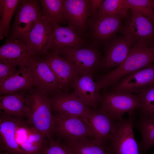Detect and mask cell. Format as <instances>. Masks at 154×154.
Masks as SVG:
<instances>
[{"label":"cell","mask_w":154,"mask_h":154,"mask_svg":"<svg viewBox=\"0 0 154 154\" xmlns=\"http://www.w3.org/2000/svg\"><path fill=\"white\" fill-rule=\"evenodd\" d=\"M154 63V45L131 47L124 61L109 72L100 76L96 81L99 88L106 90L118 83L125 76L149 66Z\"/></svg>","instance_id":"cell-1"},{"label":"cell","mask_w":154,"mask_h":154,"mask_svg":"<svg viewBox=\"0 0 154 154\" xmlns=\"http://www.w3.org/2000/svg\"><path fill=\"white\" fill-rule=\"evenodd\" d=\"M25 102L26 121L48 141L54 140V120L48 97L33 87L27 93Z\"/></svg>","instance_id":"cell-2"},{"label":"cell","mask_w":154,"mask_h":154,"mask_svg":"<svg viewBox=\"0 0 154 154\" xmlns=\"http://www.w3.org/2000/svg\"><path fill=\"white\" fill-rule=\"evenodd\" d=\"M123 20L121 33L130 43L131 47L154 45V24L138 10L129 9Z\"/></svg>","instance_id":"cell-3"},{"label":"cell","mask_w":154,"mask_h":154,"mask_svg":"<svg viewBox=\"0 0 154 154\" xmlns=\"http://www.w3.org/2000/svg\"><path fill=\"white\" fill-rule=\"evenodd\" d=\"M41 17L39 1L20 0L7 39L19 40L26 45L31 30Z\"/></svg>","instance_id":"cell-4"},{"label":"cell","mask_w":154,"mask_h":154,"mask_svg":"<svg viewBox=\"0 0 154 154\" xmlns=\"http://www.w3.org/2000/svg\"><path fill=\"white\" fill-rule=\"evenodd\" d=\"M123 19L120 17L98 12L91 15L88 21L86 32L92 45L95 46L105 44L117 33H121L123 27Z\"/></svg>","instance_id":"cell-5"},{"label":"cell","mask_w":154,"mask_h":154,"mask_svg":"<svg viewBox=\"0 0 154 154\" xmlns=\"http://www.w3.org/2000/svg\"><path fill=\"white\" fill-rule=\"evenodd\" d=\"M52 114L54 134L57 139L71 141L86 138L95 139L91 128L81 118L58 113Z\"/></svg>","instance_id":"cell-6"},{"label":"cell","mask_w":154,"mask_h":154,"mask_svg":"<svg viewBox=\"0 0 154 154\" xmlns=\"http://www.w3.org/2000/svg\"><path fill=\"white\" fill-rule=\"evenodd\" d=\"M135 111L129 112L128 118H123L117 123L109 143L114 154H139L133 131L137 118Z\"/></svg>","instance_id":"cell-7"},{"label":"cell","mask_w":154,"mask_h":154,"mask_svg":"<svg viewBox=\"0 0 154 154\" xmlns=\"http://www.w3.org/2000/svg\"><path fill=\"white\" fill-rule=\"evenodd\" d=\"M58 55L68 61L78 75L93 74L100 67L102 52L93 45L79 48H68Z\"/></svg>","instance_id":"cell-8"},{"label":"cell","mask_w":154,"mask_h":154,"mask_svg":"<svg viewBox=\"0 0 154 154\" xmlns=\"http://www.w3.org/2000/svg\"><path fill=\"white\" fill-rule=\"evenodd\" d=\"M30 69L33 88L48 97L63 92L56 79L44 57L34 54L30 56L27 65Z\"/></svg>","instance_id":"cell-9"},{"label":"cell","mask_w":154,"mask_h":154,"mask_svg":"<svg viewBox=\"0 0 154 154\" xmlns=\"http://www.w3.org/2000/svg\"><path fill=\"white\" fill-rule=\"evenodd\" d=\"M100 110L115 120L119 121L128 112L140 106L137 95L127 92H105L102 95Z\"/></svg>","instance_id":"cell-10"},{"label":"cell","mask_w":154,"mask_h":154,"mask_svg":"<svg viewBox=\"0 0 154 154\" xmlns=\"http://www.w3.org/2000/svg\"><path fill=\"white\" fill-rule=\"evenodd\" d=\"M52 28L46 51L58 54L62 50L68 48L86 46L85 40L73 29L58 23L52 24Z\"/></svg>","instance_id":"cell-11"},{"label":"cell","mask_w":154,"mask_h":154,"mask_svg":"<svg viewBox=\"0 0 154 154\" xmlns=\"http://www.w3.org/2000/svg\"><path fill=\"white\" fill-rule=\"evenodd\" d=\"M91 0H63V13L68 26L81 37L86 33L91 15Z\"/></svg>","instance_id":"cell-12"},{"label":"cell","mask_w":154,"mask_h":154,"mask_svg":"<svg viewBox=\"0 0 154 154\" xmlns=\"http://www.w3.org/2000/svg\"><path fill=\"white\" fill-rule=\"evenodd\" d=\"M154 84V63L145 68L133 72L122 78L110 91L139 94Z\"/></svg>","instance_id":"cell-13"},{"label":"cell","mask_w":154,"mask_h":154,"mask_svg":"<svg viewBox=\"0 0 154 154\" xmlns=\"http://www.w3.org/2000/svg\"><path fill=\"white\" fill-rule=\"evenodd\" d=\"M49 100L52 112L79 117L87 123L86 116L91 108L80 100L73 92H62L51 97Z\"/></svg>","instance_id":"cell-14"},{"label":"cell","mask_w":154,"mask_h":154,"mask_svg":"<svg viewBox=\"0 0 154 154\" xmlns=\"http://www.w3.org/2000/svg\"><path fill=\"white\" fill-rule=\"evenodd\" d=\"M86 119L95 139L101 144L110 146V138L118 121L96 108L89 110Z\"/></svg>","instance_id":"cell-15"},{"label":"cell","mask_w":154,"mask_h":154,"mask_svg":"<svg viewBox=\"0 0 154 154\" xmlns=\"http://www.w3.org/2000/svg\"><path fill=\"white\" fill-rule=\"evenodd\" d=\"M104 54L99 68L111 69L121 64L127 56L131 45L122 35H116L105 44Z\"/></svg>","instance_id":"cell-16"},{"label":"cell","mask_w":154,"mask_h":154,"mask_svg":"<svg viewBox=\"0 0 154 154\" xmlns=\"http://www.w3.org/2000/svg\"><path fill=\"white\" fill-rule=\"evenodd\" d=\"M42 56L55 76L60 88L68 92L73 88L74 81L78 75L71 64L58 54L46 52Z\"/></svg>","instance_id":"cell-17"},{"label":"cell","mask_w":154,"mask_h":154,"mask_svg":"<svg viewBox=\"0 0 154 154\" xmlns=\"http://www.w3.org/2000/svg\"><path fill=\"white\" fill-rule=\"evenodd\" d=\"M23 120L0 114V149L10 154H28L23 150L16 139L17 130Z\"/></svg>","instance_id":"cell-18"},{"label":"cell","mask_w":154,"mask_h":154,"mask_svg":"<svg viewBox=\"0 0 154 154\" xmlns=\"http://www.w3.org/2000/svg\"><path fill=\"white\" fill-rule=\"evenodd\" d=\"M73 92L87 106L93 109L100 104L102 96L96 82L91 74L78 75L73 86Z\"/></svg>","instance_id":"cell-19"},{"label":"cell","mask_w":154,"mask_h":154,"mask_svg":"<svg viewBox=\"0 0 154 154\" xmlns=\"http://www.w3.org/2000/svg\"><path fill=\"white\" fill-rule=\"evenodd\" d=\"M52 28L42 18L36 22L31 30L27 40V50L33 55H43L46 52Z\"/></svg>","instance_id":"cell-20"},{"label":"cell","mask_w":154,"mask_h":154,"mask_svg":"<svg viewBox=\"0 0 154 154\" xmlns=\"http://www.w3.org/2000/svg\"><path fill=\"white\" fill-rule=\"evenodd\" d=\"M33 87L31 70L28 65L20 66L0 86V96L14 93Z\"/></svg>","instance_id":"cell-21"},{"label":"cell","mask_w":154,"mask_h":154,"mask_svg":"<svg viewBox=\"0 0 154 154\" xmlns=\"http://www.w3.org/2000/svg\"><path fill=\"white\" fill-rule=\"evenodd\" d=\"M29 91L23 90L0 96V114L24 119L27 109L25 100Z\"/></svg>","instance_id":"cell-22"},{"label":"cell","mask_w":154,"mask_h":154,"mask_svg":"<svg viewBox=\"0 0 154 154\" xmlns=\"http://www.w3.org/2000/svg\"><path fill=\"white\" fill-rule=\"evenodd\" d=\"M48 141L42 134L29 125L22 131L18 143L28 154H44Z\"/></svg>","instance_id":"cell-23"},{"label":"cell","mask_w":154,"mask_h":154,"mask_svg":"<svg viewBox=\"0 0 154 154\" xmlns=\"http://www.w3.org/2000/svg\"><path fill=\"white\" fill-rule=\"evenodd\" d=\"M32 55L26 45L19 40L7 39L0 47V60L13 62L19 66L27 65L28 59Z\"/></svg>","instance_id":"cell-24"},{"label":"cell","mask_w":154,"mask_h":154,"mask_svg":"<svg viewBox=\"0 0 154 154\" xmlns=\"http://www.w3.org/2000/svg\"><path fill=\"white\" fill-rule=\"evenodd\" d=\"M62 141L74 154H114L110 146L101 144L93 138Z\"/></svg>","instance_id":"cell-25"},{"label":"cell","mask_w":154,"mask_h":154,"mask_svg":"<svg viewBox=\"0 0 154 154\" xmlns=\"http://www.w3.org/2000/svg\"><path fill=\"white\" fill-rule=\"evenodd\" d=\"M134 125L139 130L141 138L138 143L140 154H144L154 146V119L139 114Z\"/></svg>","instance_id":"cell-26"},{"label":"cell","mask_w":154,"mask_h":154,"mask_svg":"<svg viewBox=\"0 0 154 154\" xmlns=\"http://www.w3.org/2000/svg\"><path fill=\"white\" fill-rule=\"evenodd\" d=\"M42 18L51 24H67L63 13V0H40Z\"/></svg>","instance_id":"cell-27"},{"label":"cell","mask_w":154,"mask_h":154,"mask_svg":"<svg viewBox=\"0 0 154 154\" xmlns=\"http://www.w3.org/2000/svg\"><path fill=\"white\" fill-rule=\"evenodd\" d=\"M19 0H0V39L7 37L13 17L19 4Z\"/></svg>","instance_id":"cell-28"},{"label":"cell","mask_w":154,"mask_h":154,"mask_svg":"<svg viewBox=\"0 0 154 154\" xmlns=\"http://www.w3.org/2000/svg\"><path fill=\"white\" fill-rule=\"evenodd\" d=\"M129 9L126 0H105L98 10V13L117 16L124 19L128 15Z\"/></svg>","instance_id":"cell-29"},{"label":"cell","mask_w":154,"mask_h":154,"mask_svg":"<svg viewBox=\"0 0 154 154\" xmlns=\"http://www.w3.org/2000/svg\"><path fill=\"white\" fill-rule=\"evenodd\" d=\"M137 95L140 104L139 114L154 119V84L148 86Z\"/></svg>","instance_id":"cell-30"},{"label":"cell","mask_w":154,"mask_h":154,"mask_svg":"<svg viewBox=\"0 0 154 154\" xmlns=\"http://www.w3.org/2000/svg\"><path fill=\"white\" fill-rule=\"evenodd\" d=\"M126 0L129 9L137 10L154 24V0Z\"/></svg>","instance_id":"cell-31"},{"label":"cell","mask_w":154,"mask_h":154,"mask_svg":"<svg viewBox=\"0 0 154 154\" xmlns=\"http://www.w3.org/2000/svg\"><path fill=\"white\" fill-rule=\"evenodd\" d=\"M44 154H74L70 149L61 141L54 139L48 141Z\"/></svg>","instance_id":"cell-32"},{"label":"cell","mask_w":154,"mask_h":154,"mask_svg":"<svg viewBox=\"0 0 154 154\" xmlns=\"http://www.w3.org/2000/svg\"><path fill=\"white\" fill-rule=\"evenodd\" d=\"M19 67L13 62L0 60V86L7 78L14 73Z\"/></svg>","instance_id":"cell-33"},{"label":"cell","mask_w":154,"mask_h":154,"mask_svg":"<svg viewBox=\"0 0 154 154\" xmlns=\"http://www.w3.org/2000/svg\"><path fill=\"white\" fill-rule=\"evenodd\" d=\"M104 0H91L90 10L91 15L97 12Z\"/></svg>","instance_id":"cell-34"},{"label":"cell","mask_w":154,"mask_h":154,"mask_svg":"<svg viewBox=\"0 0 154 154\" xmlns=\"http://www.w3.org/2000/svg\"><path fill=\"white\" fill-rule=\"evenodd\" d=\"M0 154H10L8 152H1L0 153Z\"/></svg>","instance_id":"cell-35"},{"label":"cell","mask_w":154,"mask_h":154,"mask_svg":"<svg viewBox=\"0 0 154 154\" xmlns=\"http://www.w3.org/2000/svg\"></svg>","instance_id":"cell-36"}]
</instances>
